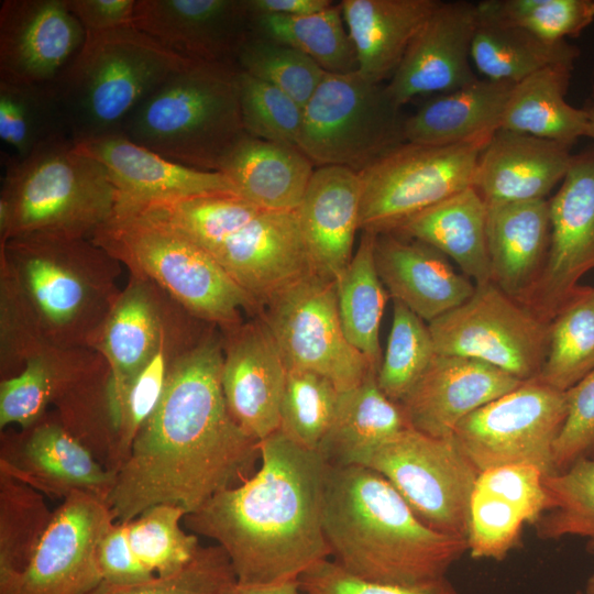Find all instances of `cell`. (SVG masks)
<instances>
[{
	"mask_svg": "<svg viewBox=\"0 0 594 594\" xmlns=\"http://www.w3.org/2000/svg\"><path fill=\"white\" fill-rule=\"evenodd\" d=\"M223 339L210 326L169 372L163 395L117 471L107 503L118 522L169 503L187 515L255 473L258 441L229 413L221 385Z\"/></svg>",
	"mask_w": 594,
	"mask_h": 594,
	"instance_id": "1",
	"label": "cell"
},
{
	"mask_svg": "<svg viewBox=\"0 0 594 594\" xmlns=\"http://www.w3.org/2000/svg\"><path fill=\"white\" fill-rule=\"evenodd\" d=\"M260 468L184 517L195 535L213 540L239 584H273L328 559L322 508L329 464L279 430L258 442Z\"/></svg>",
	"mask_w": 594,
	"mask_h": 594,
	"instance_id": "2",
	"label": "cell"
},
{
	"mask_svg": "<svg viewBox=\"0 0 594 594\" xmlns=\"http://www.w3.org/2000/svg\"><path fill=\"white\" fill-rule=\"evenodd\" d=\"M322 524L333 562L374 583L446 578L468 551L466 539L428 527L383 475L362 465L329 466Z\"/></svg>",
	"mask_w": 594,
	"mask_h": 594,
	"instance_id": "3",
	"label": "cell"
},
{
	"mask_svg": "<svg viewBox=\"0 0 594 594\" xmlns=\"http://www.w3.org/2000/svg\"><path fill=\"white\" fill-rule=\"evenodd\" d=\"M122 264L90 239L28 234L0 243V296L37 353L89 348L122 288Z\"/></svg>",
	"mask_w": 594,
	"mask_h": 594,
	"instance_id": "4",
	"label": "cell"
},
{
	"mask_svg": "<svg viewBox=\"0 0 594 594\" xmlns=\"http://www.w3.org/2000/svg\"><path fill=\"white\" fill-rule=\"evenodd\" d=\"M133 205L191 238L262 308L314 272L296 211L265 209L237 195Z\"/></svg>",
	"mask_w": 594,
	"mask_h": 594,
	"instance_id": "5",
	"label": "cell"
},
{
	"mask_svg": "<svg viewBox=\"0 0 594 594\" xmlns=\"http://www.w3.org/2000/svg\"><path fill=\"white\" fill-rule=\"evenodd\" d=\"M90 240L130 274L152 280L190 315L222 331L240 326L244 314L262 312L204 248L139 206L118 199L113 216Z\"/></svg>",
	"mask_w": 594,
	"mask_h": 594,
	"instance_id": "6",
	"label": "cell"
},
{
	"mask_svg": "<svg viewBox=\"0 0 594 594\" xmlns=\"http://www.w3.org/2000/svg\"><path fill=\"white\" fill-rule=\"evenodd\" d=\"M0 243L28 234L90 239L114 213L118 191L105 166L69 136L23 158L2 153Z\"/></svg>",
	"mask_w": 594,
	"mask_h": 594,
	"instance_id": "7",
	"label": "cell"
},
{
	"mask_svg": "<svg viewBox=\"0 0 594 594\" xmlns=\"http://www.w3.org/2000/svg\"><path fill=\"white\" fill-rule=\"evenodd\" d=\"M237 66L191 62L133 110L120 134L175 163L220 167L246 135Z\"/></svg>",
	"mask_w": 594,
	"mask_h": 594,
	"instance_id": "8",
	"label": "cell"
},
{
	"mask_svg": "<svg viewBox=\"0 0 594 594\" xmlns=\"http://www.w3.org/2000/svg\"><path fill=\"white\" fill-rule=\"evenodd\" d=\"M189 63L132 26L86 33L54 82L70 139L78 144L120 134L144 98Z\"/></svg>",
	"mask_w": 594,
	"mask_h": 594,
	"instance_id": "9",
	"label": "cell"
},
{
	"mask_svg": "<svg viewBox=\"0 0 594 594\" xmlns=\"http://www.w3.org/2000/svg\"><path fill=\"white\" fill-rule=\"evenodd\" d=\"M405 119L386 84L372 82L358 72L327 73L302 108L296 146L315 167L361 172L406 142Z\"/></svg>",
	"mask_w": 594,
	"mask_h": 594,
	"instance_id": "10",
	"label": "cell"
},
{
	"mask_svg": "<svg viewBox=\"0 0 594 594\" xmlns=\"http://www.w3.org/2000/svg\"><path fill=\"white\" fill-rule=\"evenodd\" d=\"M490 138L458 144L404 142L359 172L360 230L389 232L410 217L472 187Z\"/></svg>",
	"mask_w": 594,
	"mask_h": 594,
	"instance_id": "11",
	"label": "cell"
},
{
	"mask_svg": "<svg viewBox=\"0 0 594 594\" xmlns=\"http://www.w3.org/2000/svg\"><path fill=\"white\" fill-rule=\"evenodd\" d=\"M288 370L317 373L341 392L371 371L367 359L348 341L339 316L336 279L311 272L274 295L262 308Z\"/></svg>",
	"mask_w": 594,
	"mask_h": 594,
	"instance_id": "12",
	"label": "cell"
},
{
	"mask_svg": "<svg viewBox=\"0 0 594 594\" xmlns=\"http://www.w3.org/2000/svg\"><path fill=\"white\" fill-rule=\"evenodd\" d=\"M428 327L436 354L480 360L521 382L538 376L547 354L549 323L492 282Z\"/></svg>",
	"mask_w": 594,
	"mask_h": 594,
	"instance_id": "13",
	"label": "cell"
},
{
	"mask_svg": "<svg viewBox=\"0 0 594 594\" xmlns=\"http://www.w3.org/2000/svg\"><path fill=\"white\" fill-rule=\"evenodd\" d=\"M366 466L383 475L428 527L466 539L479 472L452 437L406 427L382 443Z\"/></svg>",
	"mask_w": 594,
	"mask_h": 594,
	"instance_id": "14",
	"label": "cell"
},
{
	"mask_svg": "<svg viewBox=\"0 0 594 594\" xmlns=\"http://www.w3.org/2000/svg\"><path fill=\"white\" fill-rule=\"evenodd\" d=\"M566 411V392L532 378L466 416L452 438L479 473L529 464L547 476Z\"/></svg>",
	"mask_w": 594,
	"mask_h": 594,
	"instance_id": "15",
	"label": "cell"
},
{
	"mask_svg": "<svg viewBox=\"0 0 594 594\" xmlns=\"http://www.w3.org/2000/svg\"><path fill=\"white\" fill-rule=\"evenodd\" d=\"M114 521L107 499L70 494L54 510L28 565L0 579V594H89L102 582L98 547Z\"/></svg>",
	"mask_w": 594,
	"mask_h": 594,
	"instance_id": "16",
	"label": "cell"
},
{
	"mask_svg": "<svg viewBox=\"0 0 594 594\" xmlns=\"http://www.w3.org/2000/svg\"><path fill=\"white\" fill-rule=\"evenodd\" d=\"M549 213L544 266L521 301L548 323L580 278L594 268V146L573 154L560 188L549 199Z\"/></svg>",
	"mask_w": 594,
	"mask_h": 594,
	"instance_id": "17",
	"label": "cell"
},
{
	"mask_svg": "<svg viewBox=\"0 0 594 594\" xmlns=\"http://www.w3.org/2000/svg\"><path fill=\"white\" fill-rule=\"evenodd\" d=\"M0 472L62 499L75 492L107 499L117 477L55 414L19 431L1 430Z\"/></svg>",
	"mask_w": 594,
	"mask_h": 594,
	"instance_id": "18",
	"label": "cell"
},
{
	"mask_svg": "<svg viewBox=\"0 0 594 594\" xmlns=\"http://www.w3.org/2000/svg\"><path fill=\"white\" fill-rule=\"evenodd\" d=\"M187 312L152 280L129 275L89 345L109 366L108 399L114 430L124 391L157 352L168 330Z\"/></svg>",
	"mask_w": 594,
	"mask_h": 594,
	"instance_id": "19",
	"label": "cell"
},
{
	"mask_svg": "<svg viewBox=\"0 0 594 594\" xmlns=\"http://www.w3.org/2000/svg\"><path fill=\"white\" fill-rule=\"evenodd\" d=\"M85 40L65 0L1 1L0 80L54 84Z\"/></svg>",
	"mask_w": 594,
	"mask_h": 594,
	"instance_id": "20",
	"label": "cell"
},
{
	"mask_svg": "<svg viewBox=\"0 0 594 594\" xmlns=\"http://www.w3.org/2000/svg\"><path fill=\"white\" fill-rule=\"evenodd\" d=\"M133 28L185 59L237 66L251 20L246 0H136Z\"/></svg>",
	"mask_w": 594,
	"mask_h": 594,
	"instance_id": "21",
	"label": "cell"
},
{
	"mask_svg": "<svg viewBox=\"0 0 594 594\" xmlns=\"http://www.w3.org/2000/svg\"><path fill=\"white\" fill-rule=\"evenodd\" d=\"M223 332L227 406L238 426L260 442L279 430L287 369L262 318Z\"/></svg>",
	"mask_w": 594,
	"mask_h": 594,
	"instance_id": "22",
	"label": "cell"
},
{
	"mask_svg": "<svg viewBox=\"0 0 594 594\" xmlns=\"http://www.w3.org/2000/svg\"><path fill=\"white\" fill-rule=\"evenodd\" d=\"M477 23V3L441 1L386 84L395 103L403 107L416 97L444 94L475 81L471 45Z\"/></svg>",
	"mask_w": 594,
	"mask_h": 594,
	"instance_id": "23",
	"label": "cell"
},
{
	"mask_svg": "<svg viewBox=\"0 0 594 594\" xmlns=\"http://www.w3.org/2000/svg\"><path fill=\"white\" fill-rule=\"evenodd\" d=\"M110 377L105 359L90 348L46 346L15 376L0 382V429L28 428L47 414L62 415L90 396Z\"/></svg>",
	"mask_w": 594,
	"mask_h": 594,
	"instance_id": "24",
	"label": "cell"
},
{
	"mask_svg": "<svg viewBox=\"0 0 594 594\" xmlns=\"http://www.w3.org/2000/svg\"><path fill=\"white\" fill-rule=\"evenodd\" d=\"M521 383L480 360L436 354L398 404L408 427L431 437L450 438L466 416Z\"/></svg>",
	"mask_w": 594,
	"mask_h": 594,
	"instance_id": "25",
	"label": "cell"
},
{
	"mask_svg": "<svg viewBox=\"0 0 594 594\" xmlns=\"http://www.w3.org/2000/svg\"><path fill=\"white\" fill-rule=\"evenodd\" d=\"M544 474L529 464H510L479 473L469 506L466 543L474 559L503 560L525 524L544 512Z\"/></svg>",
	"mask_w": 594,
	"mask_h": 594,
	"instance_id": "26",
	"label": "cell"
},
{
	"mask_svg": "<svg viewBox=\"0 0 594 594\" xmlns=\"http://www.w3.org/2000/svg\"><path fill=\"white\" fill-rule=\"evenodd\" d=\"M107 169L118 199L132 204L175 201L211 195H238L219 172L201 170L169 161L121 134L76 144Z\"/></svg>",
	"mask_w": 594,
	"mask_h": 594,
	"instance_id": "27",
	"label": "cell"
},
{
	"mask_svg": "<svg viewBox=\"0 0 594 594\" xmlns=\"http://www.w3.org/2000/svg\"><path fill=\"white\" fill-rule=\"evenodd\" d=\"M571 147L498 129L480 153L472 187L487 206L546 199L570 167Z\"/></svg>",
	"mask_w": 594,
	"mask_h": 594,
	"instance_id": "28",
	"label": "cell"
},
{
	"mask_svg": "<svg viewBox=\"0 0 594 594\" xmlns=\"http://www.w3.org/2000/svg\"><path fill=\"white\" fill-rule=\"evenodd\" d=\"M374 256L393 300L428 323L462 305L475 289L439 251L394 232L376 234Z\"/></svg>",
	"mask_w": 594,
	"mask_h": 594,
	"instance_id": "29",
	"label": "cell"
},
{
	"mask_svg": "<svg viewBox=\"0 0 594 594\" xmlns=\"http://www.w3.org/2000/svg\"><path fill=\"white\" fill-rule=\"evenodd\" d=\"M359 172L342 166L316 167L296 216L314 272L337 277L350 263L360 230Z\"/></svg>",
	"mask_w": 594,
	"mask_h": 594,
	"instance_id": "30",
	"label": "cell"
},
{
	"mask_svg": "<svg viewBox=\"0 0 594 594\" xmlns=\"http://www.w3.org/2000/svg\"><path fill=\"white\" fill-rule=\"evenodd\" d=\"M486 233L491 282L522 301L547 258L549 200L487 206Z\"/></svg>",
	"mask_w": 594,
	"mask_h": 594,
	"instance_id": "31",
	"label": "cell"
},
{
	"mask_svg": "<svg viewBox=\"0 0 594 594\" xmlns=\"http://www.w3.org/2000/svg\"><path fill=\"white\" fill-rule=\"evenodd\" d=\"M344 23L358 56V73L384 84L440 0H342Z\"/></svg>",
	"mask_w": 594,
	"mask_h": 594,
	"instance_id": "32",
	"label": "cell"
},
{
	"mask_svg": "<svg viewBox=\"0 0 594 594\" xmlns=\"http://www.w3.org/2000/svg\"><path fill=\"white\" fill-rule=\"evenodd\" d=\"M315 168L296 146L246 134L219 173L230 179L241 198L270 210L296 211Z\"/></svg>",
	"mask_w": 594,
	"mask_h": 594,
	"instance_id": "33",
	"label": "cell"
},
{
	"mask_svg": "<svg viewBox=\"0 0 594 594\" xmlns=\"http://www.w3.org/2000/svg\"><path fill=\"white\" fill-rule=\"evenodd\" d=\"M513 86L477 78L435 95L405 119V141L446 145L492 136L499 129Z\"/></svg>",
	"mask_w": 594,
	"mask_h": 594,
	"instance_id": "34",
	"label": "cell"
},
{
	"mask_svg": "<svg viewBox=\"0 0 594 594\" xmlns=\"http://www.w3.org/2000/svg\"><path fill=\"white\" fill-rule=\"evenodd\" d=\"M487 206L469 187L405 220L389 232L420 241L451 258L474 284L491 282Z\"/></svg>",
	"mask_w": 594,
	"mask_h": 594,
	"instance_id": "35",
	"label": "cell"
},
{
	"mask_svg": "<svg viewBox=\"0 0 594 594\" xmlns=\"http://www.w3.org/2000/svg\"><path fill=\"white\" fill-rule=\"evenodd\" d=\"M376 375L371 371L359 385L339 393L332 425L317 451L330 466H366L382 443L408 427Z\"/></svg>",
	"mask_w": 594,
	"mask_h": 594,
	"instance_id": "36",
	"label": "cell"
},
{
	"mask_svg": "<svg viewBox=\"0 0 594 594\" xmlns=\"http://www.w3.org/2000/svg\"><path fill=\"white\" fill-rule=\"evenodd\" d=\"M573 67L543 68L515 84L499 129L525 133L572 146L585 136L587 114L565 100Z\"/></svg>",
	"mask_w": 594,
	"mask_h": 594,
	"instance_id": "37",
	"label": "cell"
},
{
	"mask_svg": "<svg viewBox=\"0 0 594 594\" xmlns=\"http://www.w3.org/2000/svg\"><path fill=\"white\" fill-rule=\"evenodd\" d=\"M579 55V48L566 41L548 42L480 16L471 45V61L485 79L512 85L550 66L573 67Z\"/></svg>",
	"mask_w": 594,
	"mask_h": 594,
	"instance_id": "38",
	"label": "cell"
},
{
	"mask_svg": "<svg viewBox=\"0 0 594 594\" xmlns=\"http://www.w3.org/2000/svg\"><path fill=\"white\" fill-rule=\"evenodd\" d=\"M375 238L376 233L362 231L359 246L336 284L344 334L378 371L383 359L380 328L389 295L377 273Z\"/></svg>",
	"mask_w": 594,
	"mask_h": 594,
	"instance_id": "39",
	"label": "cell"
},
{
	"mask_svg": "<svg viewBox=\"0 0 594 594\" xmlns=\"http://www.w3.org/2000/svg\"><path fill=\"white\" fill-rule=\"evenodd\" d=\"M594 370V287L578 286L549 322L537 381L566 392Z\"/></svg>",
	"mask_w": 594,
	"mask_h": 594,
	"instance_id": "40",
	"label": "cell"
},
{
	"mask_svg": "<svg viewBox=\"0 0 594 594\" xmlns=\"http://www.w3.org/2000/svg\"><path fill=\"white\" fill-rule=\"evenodd\" d=\"M250 20L253 33L300 51L327 73L358 72L356 52L345 29L340 3L299 16L250 12Z\"/></svg>",
	"mask_w": 594,
	"mask_h": 594,
	"instance_id": "41",
	"label": "cell"
},
{
	"mask_svg": "<svg viewBox=\"0 0 594 594\" xmlns=\"http://www.w3.org/2000/svg\"><path fill=\"white\" fill-rule=\"evenodd\" d=\"M59 136L69 134L54 84L0 80V139L9 150L4 154L23 158Z\"/></svg>",
	"mask_w": 594,
	"mask_h": 594,
	"instance_id": "42",
	"label": "cell"
},
{
	"mask_svg": "<svg viewBox=\"0 0 594 594\" xmlns=\"http://www.w3.org/2000/svg\"><path fill=\"white\" fill-rule=\"evenodd\" d=\"M544 512L532 524L544 540L578 536L594 552V457L543 477Z\"/></svg>",
	"mask_w": 594,
	"mask_h": 594,
	"instance_id": "43",
	"label": "cell"
},
{
	"mask_svg": "<svg viewBox=\"0 0 594 594\" xmlns=\"http://www.w3.org/2000/svg\"><path fill=\"white\" fill-rule=\"evenodd\" d=\"M53 514L41 492L0 472V579L28 565Z\"/></svg>",
	"mask_w": 594,
	"mask_h": 594,
	"instance_id": "44",
	"label": "cell"
},
{
	"mask_svg": "<svg viewBox=\"0 0 594 594\" xmlns=\"http://www.w3.org/2000/svg\"><path fill=\"white\" fill-rule=\"evenodd\" d=\"M186 510L161 503L127 522L130 544L140 561L155 575H172L194 560L201 546L195 534L180 527Z\"/></svg>",
	"mask_w": 594,
	"mask_h": 594,
	"instance_id": "45",
	"label": "cell"
},
{
	"mask_svg": "<svg viewBox=\"0 0 594 594\" xmlns=\"http://www.w3.org/2000/svg\"><path fill=\"white\" fill-rule=\"evenodd\" d=\"M339 393L324 376L309 371L288 370L279 431L296 444L318 451L332 425Z\"/></svg>",
	"mask_w": 594,
	"mask_h": 594,
	"instance_id": "46",
	"label": "cell"
},
{
	"mask_svg": "<svg viewBox=\"0 0 594 594\" xmlns=\"http://www.w3.org/2000/svg\"><path fill=\"white\" fill-rule=\"evenodd\" d=\"M435 355L428 324L405 305L393 300L392 327L376 375L381 391L398 404L418 382Z\"/></svg>",
	"mask_w": 594,
	"mask_h": 594,
	"instance_id": "47",
	"label": "cell"
},
{
	"mask_svg": "<svg viewBox=\"0 0 594 594\" xmlns=\"http://www.w3.org/2000/svg\"><path fill=\"white\" fill-rule=\"evenodd\" d=\"M479 16L526 30L548 42L576 37L594 20V0H484Z\"/></svg>",
	"mask_w": 594,
	"mask_h": 594,
	"instance_id": "48",
	"label": "cell"
},
{
	"mask_svg": "<svg viewBox=\"0 0 594 594\" xmlns=\"http://www.w3.org/2000/svg\"><path fill=\"white\" fill-rule=\"evenodd\" d=\"M237 66L280 89L302 108L327 74L300 51L252 31L240 51Z\"/></svg>",
	"mask_w": 594,
	"mask_h": 594,
	"instance_id": "49",
	"label": "cell"
},
{
	"mask_svg": "<svg viewBox=\"0 0 594 594\" xmlns=\"http://www.w3.org/2000/svg\"><path fill=\"white\" fill-rule=\"evenodd\" d=\"M238 85L246 133L266 141L296 146L302 122V107L275 86L240 69Z\"/></svg>",
	"mask_w": 594,
	"mask_h": 594,
	"instance_id": "50",
	"label": "cell"
},
{
	"mask_svg": "<svg viewBox=\"0 0 594 594\" xmlns=\"http://www.w3.org/2000/svg\"><path fill=\"white\" fill-rule=\"evenodd\" d=\"M237 583L229 557L216 544L201 547L180 571L129 586L101 582L89 594H230Z\"/></svg>",
	"mask_w": 594,
	"mask_h": 594,
	"instance_id": "51",
	"label": "cell"
},
{
	"mask_svg": "<svg viewBox=\"0 0 594 594\" xmlns=\"http://www.w3.org/2000/svg\"><path fill=\"white\" fill-rule=\"evenodd\" d=\"M568 411L553 446L554 471L594 454V370L566 391Z\"/></svg>",
	"mask_w": 594,
	"mask_h": 594,
	"instance_id": "52",
	"label": "cell"
},
{
	"mask_svg": "<svg viewBox=\"0 0 594 594\" xmlns=\"http://www.w3.org/2000/svg\"><path fill=\"white\" fill-rule=\"evenodd\" d=\"M298 581L309 594H460L447 576L413 586L374 583L348 573L328 559L309 568Z\"/></svg>",
	"mask_w": 594,
	"mask_h": 594,
	"instance_id": "53",
	"label": "cell"
},
{
	"mask_svg": "<svg viewBox=\"0 0 594 594\" xmlns=\"http://www.w3.org/2000/svg\"><path fill=\"white\" fill-rule=\"evenodd\" d=\"M97 558L102 582L111 585L129 586L156 576L134 553L127 522L114 521L109 527L99 543Z\"/></svg>",
	"mask_w": 594,
	"mask_h": 594,
	"instance_id": "54",
	"label": "cell"
},
{
	"mask_svg": "<svg viewBox=\"0 0 594 594\" xmlns=\"http://www.w3.org/2000/svg\"><path fill=\"white\" fill-rule=\"evenodd\" d=\"M86 33L133 28L136 0H65Z\"/></svg>",
	"mask_w": 594,
	"mask_h": 594,
	"instance_id": "55",
	"label": "cell"
},
{
	"mask_svg": "<svg viewBox=\"0 0 594 594\" xmlns=\"http://www.w3.org/2000/svg\"><path fill=\"white\" fill-rule=\"evenodd\" d=\"M246 4L251 13L299 16L323 11L333 2L330 0H246Z\"/></svg>",
	"mask_w": 594,
	"mask_h": 594,
	"instance_id": "56",
	"label": "cell"
},
{
	"mask_svg": "<svg viewBox=\"0 0 594 594\" xmlns=\"http://www.w3.org/2000/svg\"><path fill=\"white\" fill-rule=\"evenodd\" d=\"M230 594H309L304 591L298 580H289L273 584H239Z\"/></svg>",
	"mask_w": 594,
	"mask_h": 594,
	"instance_id": "57",
	"label": "cell"
},
{
	"mask_svg": "<svg viewBox=\"0 0 594 594\" xmlns=\"http://www.w3.org/2000/svg\"><path fill=\"white\" fill-rule=\"evenodd\" d=\"M587 114V127L585 136L594 140V101L588 102L584 107Z\"/></svg>",
	"mask_w": 594,
	"mask_h": 594,
	"instance_id": "58",
	"label": "cell"
},
{
	"mask_svg": "<svg viewBox=\"0 0 594 594\" xmlns=\"http://www.w3.org/2000/svg\"><path fill=\"white\" fill-rule=\"evenodd\" d=\"M585 594H594V573L587 580Z\"/></svg>",
	"mask_w": 594,
	"mask_h": 594,
	"instance_id": "59",
	"label": "cell"
},
{
	"mask_svg": "<svg viewBox=\"0 0 594 594\" xmlns=\"http://www.w3.org/2000/svg\"><path fill=\"white\" fill-rule=\"evenodd\" d=\"M575 594H582L580 591H578Z\"/></svg>",
	"mask_w": 594,
	"mask_h": 594,
	"instance_id": "60",
	"label": "cell"
}]
</instances>
